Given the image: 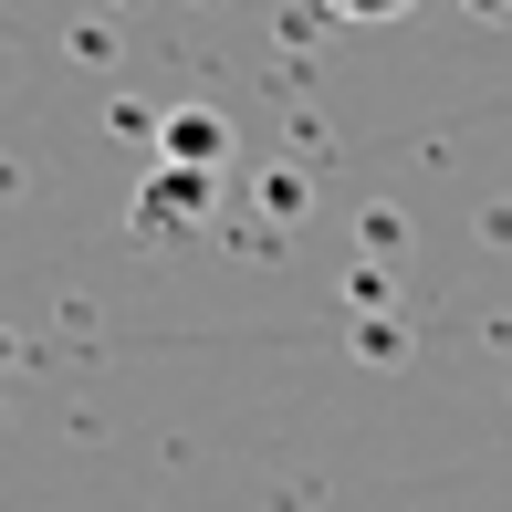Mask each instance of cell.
Returning <instances> with one entry per match:
<instances>
[{
  "label": "cell",
  "mask_w": 512,
  "mask_h": 512,
  "mask_svg": "<svg viewBox=\"0 0 512 512\" xmlns=\"http://www.w3.org/2000/svg\"><path fill=\"white\" fill-rule=\"evenodd\" d=\"M335 21H387V11H408V0H324Z\"/></svg>",
  "instance_id": "6da1fadb"
}]
</instances>
